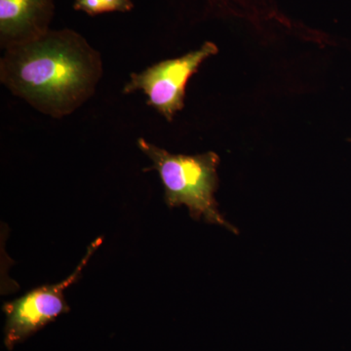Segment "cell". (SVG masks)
Listing matches in <instances>:
<instances>
[{
  "label": "cell",
  "instance_id": "4",
  "mask_svg": "<svg viewBox=\"0 0 351 351\" xmlns=\"http://www.w3.org/2000/svg\"><path fill=\"white\" fill-rule=\"evenodd\" d=\"M216 44L207 41L199 49L175 59L165 60L132 73L123 88L124 94L143 91L147 96V105L156 108L167 121L184 107L186 88L191 76L208 58L218 53Z\"/></svg>",
  "mask_w": 351,
  "mask_h": 351
},
{
  "label": "cell",
  "instance_id": "5",
  "mask_svg": "<svg viewBox=\"0 0 351 351\" xmlns=\"http://www.w3.org/2000/svg\"><path fill=\"white\" fill-rule=\"evenodd\" d=\"M54 0H0V45L6 50L49 31Z\"/></svg>",
  "mask_w": 351,
  "mask_h": 351
},
{
  "label": "cell",
  "instance_id": "3",
  "mask_svg": "<svg viewBox=\"0 0 351 351\" xmlns=\"http://www.w3.org/2000/svg\"><path fill=\"white\" fill-rule=\"evenodd\" d=\"M101 242V239L92 242L82 262L68 278L60 283L34 288L19 299L4 304V346L7 350H13L18 343H24L62 314L69 313L64 290L80 280L83 269Z\"/></svg>",
  "mask_w": 351,
  "mask_h": 351
},
{
  "label": "cell",
  "instance_id": "2",
  "mask_svg": "<svg viewBox=\"0 0 351 351\" xmlns=\"http://www.w3.org/2000/svg\"><path fill=\"white\" fill-rule=\"evenodd\" d=\"M138 149L151 159L165 191V202L170 208L188 207L193 219H204L239 233L219 213L215 193L219 186V157L213 152L196 156L173 154L140 138Z\"/></svg>",
  "mask_w": 351,
  "mask_h": 351
},
{
  "label": "cell",
  "instance_id": "6",
  "mask_svg": "<svg viewBox=\"0 0 351 351\" xmlns=\"http://www.w3.org/2000/svg\"><path fill=\"white\" fill-rule=\"evenodd\" d=\"M75 10L88 15H99L108 12H128L134 7L131 0H75Z\"/></svg>",
  "mask_w": 351,
  "mask_h": 351
},
{
  "label": "cell",
  "instance_id": "1",
  "mask_svg": "<svg viewBox=\"0 0 351 351\" xmlns=\"http://www.w3.org/2000/svg\"><path fill=\"white\" fill-rule=\"evenodd\" d=\"M4 51L0 82L34 110L54 119L84 105L103 75L100 53L73 29H49Z\"/></svg>",
  "mask_w": 351,
  "mask_h": 351
},
{
  "label": "cell",
  "instance_id": "7",
  "mask_svg": "<svg viewBox=\"0 0 351 351\" xmlns=\"http://www.w3.org/2000/svg\"><path fill=\"white\" fill-rule=\"evenodd\" d=\"M350 142H351V138H350Z\"/></svg>",
  "mask_w": 351,
  "mask_h": 351
}]
</instances>
